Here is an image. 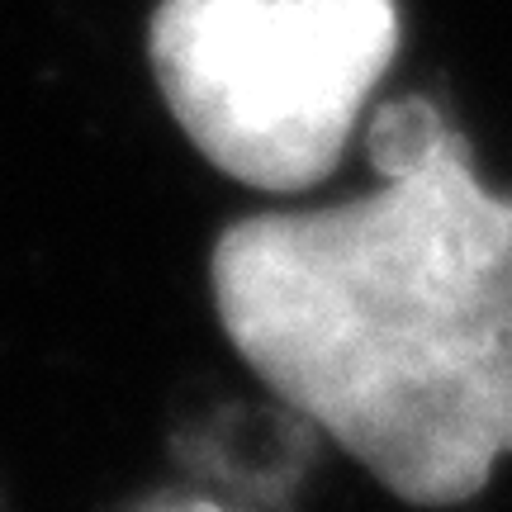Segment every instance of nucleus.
Instances as JSON below:
<instances>
[{"mask_svg":"<svg viewBox=\"0 0 512 512\" xmlns=\"http://www.w3.org/2000/svg\"><path fill=\"white\" fill-rule=\"evenodd\" d=\"M171 512H223V508H214V503H190V508H171Z\"/></svg>","mask_w":512,"mask_h":512,"instance_id":"3","label":"nucleus"},{"mask_svg":"<svg viewBox=\"0 0 512 512\" xmlns=\"http://www.w3.org/2000/svg\"><path fill=\"white\" fill-rule=\"evenodd\" d=\"M366 147L370 195L223 233L214 304L242 361L389 494L456 508L512 456V200L432 100L384 105Z\"/></svg>","mask_w":512,"mask_h":512,"instance_id":"1","label":"nucleus"},{"mask_svg":"<svg viewBox=\"0 0 512 512\" xmlns=\"http://www.w3.org/2000/svg\"><path fill=\"white\" fill-rule=\"evenodd\" d=\"M152 72L185 138L233 181L309 190L342 162L399 57L394 0H162Z\"/></svg>","mask_w":512,"mask_h":512,"instance_id":"2","label":"nucleus"}]
</instances>
